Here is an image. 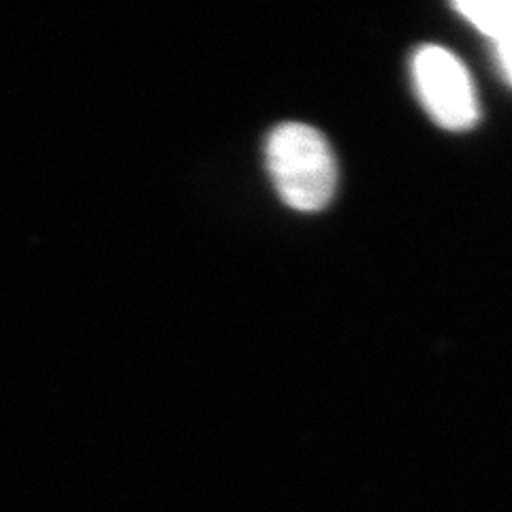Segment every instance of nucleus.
<instances>
[{"mask_svg": "<svg viewBox=\"0 0 512 512\" xmlns=\"http://www.w3.org/2000/svg\"><path fill=\"white\" fill-rule=\"evenodd\" d=\"M491 43H493L495 60H498V67L506 82L512 86V26L504 32L502 37H498Z\"/></svg>", "mask_w": 512, "mask_h": 512, "instance_id": "4", "label": "nucleus"}, {"mask_svg": "<svg viewBox=\"0 0 512 512\" xmlns=\"http://www.w3.org/2000/svg\"><path fill=\"white\" fill-rule=\"evenodd\" d=\"M414 88L427 114L446 131H468L478 120V99L463 62L440 45H425L412 58Z\"/></svg>", "mask_w": 512, "mask_h": 512, "instance_id": "2", "label": "nucleus"}, {"mask_svg": "<svg viewBox=\"0 0 512 512\" xmlns=\"http://www.w3.org/2000/svg\"><path fill=\"white\" fill-rule=\"evenodd\" d=\"M480 35L495 41L512 26V0H463L453 5Z\"/></svg>", "mask_w": 512, "mask_h": 512, "instance_id": "3", "label": "nucleus"}, {"mask_svg": "<svg viewBox=\"0 0 512 512\" xmlns=\"http://www.w3.org/2000/svg\"><path fill=\"white\" fill-rule=\"evenodd\" d=\"M267 171L280 199L297 212H318L331 201L338 167L327 139L301 122L276 126L265 143Z\"/></svg>", "mask_w": 512, "mask_h": 512, "instance_id": "1", "label": "nucleus"}]
</instances>
